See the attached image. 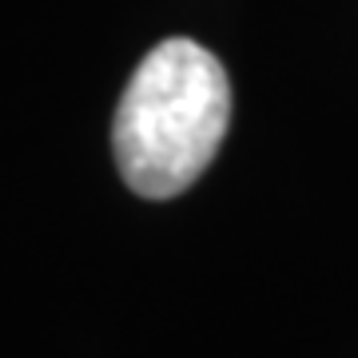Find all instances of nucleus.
Returning <instances> with one entry per match:
<instances>
[{"instance_id": "f257e3e1", "label": "nucleus", "mask_w": 358, "mask_h": 358, "mask_svg": "<svg viewBox=\"0 0 358 358\" xmlns=\"http://www.w3.org/2000/svg\"><path fill=\"white\" fill-rule=\"evenodd\" d=\"M231 124V80L187 36L155 44L131 72L112 124L120 176L143 199L187 192L215 159Z\"/></svg>"}]
</instances>
